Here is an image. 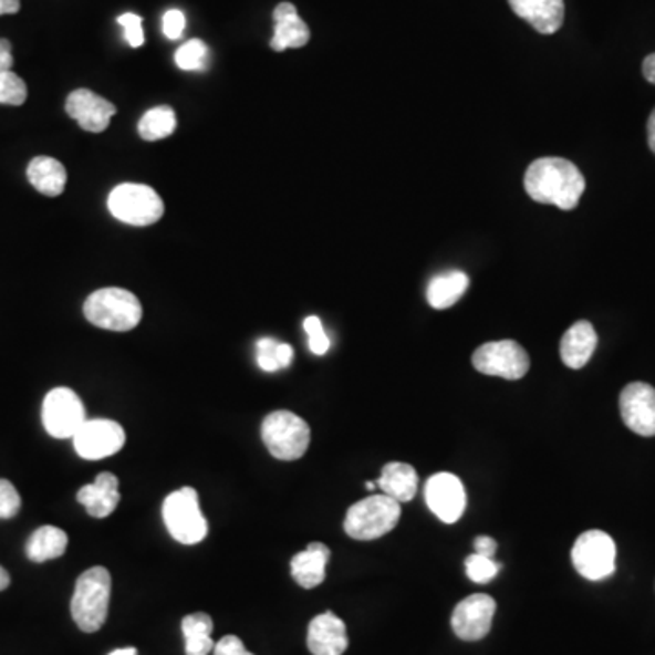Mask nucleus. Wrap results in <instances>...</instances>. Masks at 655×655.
Masks as SVG:
<instances>
[{"label":"nucleus","mask_w":655,"mask_h":655,"mask_svg":"<svg viewBox=\"0 0 655 655\" xmlns=\"http://www.w3.org/2000/svg\"><path fill=\"white\" fill-rule=\"evenodd\" d=\"M13 66V55H11L10 41L0 39V73L11 72Z\"/></svg>","instance_id":"nucleus-38"},{"label":"nucleus","mask_w":655,"mask_h":655,"mask_svg":"<svg viewBox=\"0 0 655 655\" xmlns=\"http://www.w3.org/2000/svg\"><path fill=\"white\" fill-rule=\"evenodd\" d=\"M108 655H137V648H134V646H128V648H118V651H113L112 654Z\"/></svg>","instance_id":"nucleus-44"},{"label":"nucleus","mask_w":655,"mask_h":655,"mask_svg":"<svg viewBox=\"0 0 655 655\" xmlns=\"http://www.w3.org/2000/svg\"><path fill=\"white\" fill-rule=\"evenodd\" d=\"M108 208L115 219L129 226H152L159 222L164 202L159 194L146 185L124 183L113 188Z\"/></svg>","instance_id":"nucleus-7"},{"label":"nucleus","mask_w":655,"mask_h":655,"mask_svg":"<svg viewBox=\"0 0 655 655\" xmlns=\"http://www.w3.org/2000/svg\"><path fill=\"white\" fill-rule=\"evenodd\" d=\"M468 284H470V279L465 272L454 270V272L440 273V275L434 277L428 284L426 299L430 302L432 308L446 310V308L454 306L465 295Z\"/></svg>","instance_id":"nucleus-25"},{"label":"nucleus","mask_w":655,"mask_h":655,"mask_svg":"<svg viewBox=\"0 0 655 655\" xmlns=\"http://www.w3.org/2000/svg\"><path fill=\"white\" fill-rule=\"evenodd\" d=\"M293 361V349L290 344L279 343L277 346V363L279 368H288Z\"/></svg>","instance_id":"nucleus-39"},{"label":"nucleus","mask_w":655,"mask_h":655,"mask_svg":"<svg viewBox=\"0 0 655 655\" xmlns=\"http://www.w3.org/2000/svg\"><path fill=\"white\" fill-rule=\"evenodd\" d=\"M465 569L470 581L477 584H487L491 579L497 578V573L501 570V563H497L496 559L485 558L481 553H471L470 558H466Z\"/></svg>","instance_id":"nucleus-29"},{"label":"nucleus","mask_w":655,"mask_h":655,"mask_svg":"<svg viewBox=\"0 0 655 655\" xmlns=\"http://www.w3.org/2000/svg\"><path fill=\"white\" fill-rule=\"evenodd\" d=\"M277 346H279V341L272 337H262L261 341H257V364L268 374L281 370L277 363Z\"/></svg>","instance_id":"nucleus-33"},{"label":"nucleus","mask_w":655,"mask_h":655,"mask_svg":"<svg viewBox=\"0 0 655 655\" xmlns=\"http://www.w3.org/2000/svg\"><path fill=\"white\" fill-rule=\"evenodd\" d=\"M425 499L432 513L446 524L459 521L466 510V490L461 479L448 471H440L426 481Z\"/></svg>","instance_id":"nucleus-12"},{"label":"nucleus","mask_w":655,"mask_h":655,"mask_svg":"<svg viewBox=\"0 0 655 655\" xmlns=\"http://www.w3.org/2000/svg\"><path fill=\"white\" fill-rule=\"evenodd\" d=\"M118 24L123 27L124 39L132 48H141L144 44L143 19L135 13H124L118 17Z\"/></svg>","instance_id":"nucleus-34"},{"label":"nucleus","mask_w":655,"mask_h":655,"mask_svg":"<svg viewBox=\"0 0 655 655\" xmlns=\"http://www.w3.org/2000/svg\"><path fill=\"white\" fill-rule=\"evenodd\" d=\"M621 417L637 436H655V388L646 383H632L621 392Z\"/></svg>","instance_id":"nucleus-14"},{"label":"nucleus","mask_w":655,"mask_h":655,"mask_svg":"<svg viewBox=\"0 0 655 655\" xmlns=\"http://www.w3.org/2000/svg\"><path fill=\"white\" fill-rule=\"evenodd\" d=\"M206 61H208V48L205 42L199 39L188 41L186 44L177 50L175 53V64L185 70V72H199L205 70Z\"/></svg>","instance_id":"nucleus-28"},{"label":"nucleus","mask_w":655,"mask_h":655,"mask_svg":"<svg viewBox=\"0 0 655 655\" xmlns=\"http://www.w3.org/2000/svg\"><path fill=\"white\" fill-rule=\"evenodd\" d=\"M28 180L42 195L59 197L66 188V168L53 157H35L28 164Z\"/></svg>","instance_id":"nucleus-23"},{"label":"nucleus","mask_w":655,"mask_h":655,"mask_svg":"<svg viewBox=\"0 0 655 655\" xmlns=\"http://www.w3.org/2000/svg\"><path fill=\"white\" fill-rule=\"evenodd\" d=\"M648 144H651V149L655 154V110L652 112L651 118H648Z\"/></svg>","instance_id":"nucleus-42"},{"label":"nucleus","mask_w":655,"mask_h":655,"mask_svg":"<svg viewBox=\"0 0 655 655\" xmlns=\"http://www.w3.org/2000/svg\"><path fill=\"white\" fill-rule=\"evenodd\" d=\"M175 128H177V117L169 106H157V108L149 110L138 121V135L148 143L169 137L174 134Z\"/></svg>","instance_id":"nucleus-27"},{"label":"nucleus","mask_w":655,"mask_h":655,"mask_svg":"<svg viewBox=\"0 0 655 655\" xmlns=\"http://www.w3.org/2000/svg\"><path fill=\"white\" fill-rule=\"evenodd\" d=\"M66 113L73 121H77L82 129H86L90 134H101L108 128L110 121L117 113V108L97 93L82 87L70 93Z\"/></svg>","instance_id":"nucleus-15"},{"label":"nucleus","mask_w":655,"mask_h":655,"mask_svg":"<svg viewBox=\"0 0 655 655\" xmlns=\"http://www.w3.org/2000/svg\"><path fill=\"white\" fill-rule=\"evenodd\" d=\"M275 31H273L272 50L284 52L288 48L306 46L310 41V28L299 17L298 8L290 2H282L273 11Z\"/></svg>","instance_id":"nucleus-19"},{"label":"nucleus","mask_w":655,"mask_h":655,"mask_svg":"<svg viewBox=\"0 0 655 655\" xmlns=\"http://www.w3.org/2000/svg\"><path fill=\"white\" fill-rule=\"evenodd\" d=\"M84 315L93 326L110 332H129L143 319V306L134 293L123 288H103L84 302Z\"/></svg>","instance_id":"nucleus-3"},{"label":"nucleus","mask_w":655,"mask_h":655,"mask_svg":"<svg viewBox=\"0 0 655 655\" xmlns=\"http://www.w3.org/2000/svg\"><path fill=\"white\" fill-rule=\"evenodd\" d=\"M214 655H253L246 651L242 641L237 635H225L219 643H216Z\"/></svg>","instance_id":"nucleus-36"},{"label":"nucleus","mask_w":655,"mask_h":655,"mask_svg":"<svg viewBox=\"0 0 655 655\" xmlns=\"http://www.w3.org/2000/svg\"><path fill=\"white\" fill-rule=\"evenodd\" d=\"M21 496L6 479H0V519H13L21 510Z\"/></svg>","instance_id":"nucleus-32"},{"label":"nucleus","mask_w":655,"mask_h":655,"mask_svg":"<svg viewBox=\"0 0 655 655\" xmlns=\"http://www.w3.org/2000/svg\"><path fill=\"white\" fill-rule=\"evenodd\" d=\"M214 621L205 612L186 615L183 620V634H185L186 655H208L216 648L211 640Z\"/></svg>","instance_id":"nucleus-26"},{"label":"nucleus","mask_w":655,"mask_h":655,"mask_svg":"<svg viewBox=\"0 0 655 655\" xmlns=\"http://www.w3.org/2000/svg\"><path fill=\"white\" fill-rule=\"evenodd\" d=\"M27 82L13 72L0 73V104L21 106L27 103Z\"/></svg>","instance_id":"nucleus-30"},{"label":"nucleus","mask_w":655,"mask_h":655,"mask_svg":"<svg viewBox=\"0 0 655 655\" xmlns=\"http://www.w3.org/2000/svg\"><path fill=\"white\" fill-rule=\"evenodd\" d=\"M10 584H11L10 573H8V570L2 569V566H0V592H4V590L8 589V586H10Z\"/></svg>","instance_id":"nucleus-43"},{"label":"nucleus","mask_w":655,"mask_h":655,"mask_svg":"<svg viewBox=\"0 0 655 655\" xmlns=\"http://www.w3.org/2000/svg\"><path fill=\"white\" fill-rule=\"evenodd\" d=\"M77 501L86 508V512L92 518H108L115 512L121 501L117 476H113L110 471L98 474L92 485H86L79 490Z\"/></svg>","instance_id":"nucleus-18"},{"label":"nucleus","mask_w":655,"mask_h":655,"mask_svg":"<svg viewBox=\"0 0 655 655\" xmlns=\"http://www.w3.org/2000/svg\"><path fill=\"white\" fill-rule=\"evenodd\" d=\"M401 519V502L392 497L370 496L349 508L344 532L355 541H374L392 532Z\"/></svg>","instance_id":"nucleus-4"},{"label":"nucleus","mask_w":655,"mask_h":655,"mask_svg":"<svg viewBox=\"0 0 655 655\" xmlns=\"http://www.w3.org/2000/svg\"><path fill=\"white\" fill-rule=\"evenodd\" d=\"M643 75H645L646 81L655 84V53L646 56L645 62H643Z\"/></svg>","instance_id":"nucleus-41"},{"label":"nucleus","mask_w":655,"mask_h":655,"mask_svg":"<svg viewBox=\"0 0 655 655\" xmlns=\"http://www.w3.org/2000/svg\"><path fill=\"white\" fill-rule=\"evenodd\" d=\"M186 17L180 10H169L163 17L164 35L168 37L169 41H177L185 33Z\"/></svg>","instance_id":"nucleus-35"},{"label":"nucleus","mask_w":655,"mask_h":655,"mask_svg":"<svg viewBox=\"0 0 655 655\" xmlns=\"http://www.w3.org/2000/svg\"><path fill=\"white\" fill-rule=\"evenodd\" d=\"M110 597H112V575L104 566H93L81 573L73 592L72 617L75 625L93 634L103 628L108 620Z\"/></svg>","instance_id":"nucleus-2"},{"label":"nucleus","mask_w":655,"mask_h":655,"mask_svg":"<svg viewBox=\"0 0 655 655\" xmlns=\"http://www.w3.org/2000/svg\"><path fill=\"white\" fill-rule=\"evenodd\" d=\"M164 524L169 536L180 544H197L208 536V521L200 510L199 496L195 488L175 490L164 499Z\"/></svg>","instance_id":"nucleus-6"},{"label":"nucleus","mask_w":655,"mask_h":655,"mask_svg":"<svg viewBox=\"0 0 655 655\" xmlns=\"http://www.w3.org/2000/svg\"><path fill=\"white\" fill-rule=\"evenodd\" d=\"M330 558H332V552L326 544H308L306 550L299 552L290 563V572H292L295 583L306 590L319 586L326 578V564Z\"/></svg>","instance_id":"nucleus-21"},{"label":"nucleus","mask_w":655,"mask_h":655,"mask_svg":"<svg viewBox=\"0 0 655 655\" xmlns=\"http://www.w3.org/2000/svg\"><path fill=\"white\" fill-rule=\"evenodd\" d=\"M302 326H304V332L308 333V346L312 350V354H326L328 350H330V339L324 332L321 319L310 315V318L304 319Z\"/></svg>","instance_id":"nucleus-31"},{"label":"nucleus","mask_w":655,"mask_h":655,"mask_svg":"<svg viewBox=\"0 0 655 655\" xmlns=\"http://www.w3.org/2000/svg\"><path fill=\"white\" fill-rule=\"evenodd\" d=\"M595 349H597V333L589 321H578L561 339V358L572 370L586 366Z\"/></svg>","instance_id":"nucleus-20"},{"label":"nucleus","mask_w":655,"mask_h":655,"mask_svg":"<svg viewBox=\"0 0 655 655\" xmlns=\"http://www.w3.org/2000/svg\"><path fill=\"white\" fill-rule=\"evenodd\" d=\"M508 4L543 35H553L563 27L564 0H508Z\"/></svg>","instance_id":"nucleus-17"},{"label":"nucleus","mask_w":655,"mask_h":655,"mask_svg":"<svg viewBox=\"0 0 655 655\" xmlns=\"http://www.w3.org/2000/svg\"><path fill=\"white\" fill-rule=\"evenodd\" d=\"M261 436L268 451L279 461H298L310 446L306 420L288 409H275L262 420Z\"/></svg>","instance_id":"nucleus-5"},{"label":"nucleus","mask_w":655,"mask_h":655,"mask_svg":"<svg viewBox=\"0 0 655 655\" xmlns=\"http://www.w3.org/2000/svg\"><path fill=\"white\" fill-rule=\"evenodd\" d=\"M497 604L487 594H474L457 604L451 614V628L462 641H481L491 628Z\"/></svg>","instance_id":"nucleus-13"},{"label":"nucleus","mask_w":655,"mask_h":655,"mask_svg":"<svg viewBox=\"0 0 655 655\" xmlns=\"http://www.w3.org/2000/svg\"><path fill=\"white\" fill-rule=\"evenodd\" d=\"M126 443L123 426L110 419L86 420L73 437L75 451L86 461H101L121 451Z\"/></svg>","instance_id":"nucleus-11"},{"label":"nucleus","mask_w":655,"mask_h":655,"mask_svg":"<svg viewBox=\"0 0 655 655\" xmlns=\"http://www.w3.org/2000/svg\"><path fill=\"white\" fill-rule=\"evenodd\" d=\"M474 548H476V553H481L485 558H496L497 552V543L493 539L488 538V536H479L474 541Z\"/></svg>","instance_id":"nucleus-37"},{"label":"nucleus","mask_w":655,"mask_h":655,"mask_svg":"<svg viewBox=\"0 0 655 655\" xmlns=\"http://www.w3.org/2000/svg\"><path fill=\"white\" fill-rule=\"evenodd\" d=\"M471 363L481 374L508 381L522 380L530 370L527 350L516 341H493V343L482 344L474 352Z\"/></svg>","instance_id":"nucleus-10"},{"label":"nucleus","mask_w":655,"mask_h":655,"mask_svg":"<svg viewBox=\"0 0 655 655\" xmlns=\"http://www.w3.org/2000/svg\"><path fill=\"white\" fill-rule=\"evenodd\" d=\"M377 487L384 496L392 497L397 502H408L417 496L419 477L414 466L406 462H388L384 466Z\"/></svg>","instance_id":"nucleus-22"},{"label":"nucleus","mask_w":655,"mask_h":655,"mask_svg":"<svg viewBox=\"0 0 655 655\" xmlns=\"http://www.w3.org/2000/svg\"><path fill=\"white\" fill-rule=\"evenodd\" d=\"M306 641L313 655H343L349 648L346 625L333 612L313 617L308 626Z\"/></svg>","instance_id":"nucleus-16"},{"label":"nucleus","mask_w":655,"mask_h":655,"mask_svg":"<svg viewBox=\"0 0 655 655\" xmlns=\"http://www.w3.org/2000/svg\"><path fill=\"white\" fill-rule=\"evenodd\" d=\"M21 10V0H0V15H13Z\"/></svg>","instance_id":"nucleus-40"},{"label":"nucleus","mask_w":655,"mask_h":655,"mask_svg":"<svg viewBox=\"0 0 655 655\" xmlns=\"http://www.w3.org/2000/svg\"><path fill=\"white\" fill-rule=\"evenodd\" d=\"M614 539L601 530L581 533L572 548V563L579 575L589 581H603L615 572Z\"/></svg>","instance_id":"nucleus-8"},{"label":"nucleus","mask_w":655,"mask_h":655,"mask_svg":"<svg viewBox=\"0 0 655 655\" xmlns=\"http://www.w3.org/2000/svg\"><path fill=\"white\" fill-rule=\"evenodd\" d=\"M375 487H377V485H375V482H372V481L366 482V488H368L370 491L375 490Z\"/></svg>","instance_id":"nucleus-45"},{"label":"nucleus","mask_w":655,"mask_h":655,"mask_svg":"<svg viewBox=\"0 0 655 655\" xmlns=\"http://www.w3.org/2000/svg\"><path fill=\"white\" fill-rule=\"evenodd\" d=\"M86 408L72 388H53L42 403V425L55 439H73L86 423Z\"/></svg>","instance_id":"nucleus-9"},{"label":"nucleus","mask_w":655,"mask_h":655,"mask_svg":"<svg viewBox=\"0 0 655 655\" xmlns=\"http://www.w3.org/2000/svg\"><path fill=\"white\" fill-rule=\"evenodd\" d=\"M524 190L536 202L570 211L586 190V180L575 164L563 157L533 160L524 174Z\"/></svg>","instance_id":"nucleus-1"},{"label":"nucleus","mask_w":655,"mask_h":655,"mask_svg":"<svg viewBox=\"0 0 655 655\" xmlns=\"http://www.w3.org/2000/svg\"><path fill=\"white\" fill-rule=\"evenodd\" d=\"M66 548L67 533L61 528L46 524L31 533L27 543V555L33 563H46L52 559L62 558Z\"/></svg>","instance_id":"nucleus-24"}]
</instances>
